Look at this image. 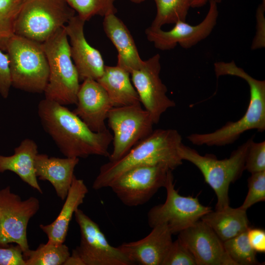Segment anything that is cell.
I'll use <instances>...</instances> for the list:
<instances>
[{
	"label": "cell",
	"instance_id": "cell-1",
	"mask_svg": "<svg viewBox=\"0 0 265 265\" xmlns=\"http://www.w3.org/2000/svg\"><path fill=\"white\" fill-rule=\"evenodd\" d=\"M38 114L44 129L66 157H109L113 135L108 129L94 132L65 106L45 98L38 104Z\"/></svg>",
	"mask_w": 265,
	"mask_h": 265
},
{
	"label": "cell",
	"instance_id": "cell-2",
	"mask_svg": "<svg viewBox=\"0 0 265 265\" xmlns=\"http://www.w3.org/2000/svg\"><path fill=\"white\" fill-rule=\"evenodd\" d=\"M182 143L179 132L173 129H159L132 147L120 159L102 165L92 185L95 190L110 186L123 173L141 165H163L173 170L182 165L179 154Z\"/></svg>",
	"mask_w": 265,
	"mask_h": 265
},
{
	"label": "cell",
	"instance_id": "cell-3",
	"mask_svg": "<svg viewBox=\"0 0 265 265\" xmlns=\"http://www.w3.org/2000/svg\"><path fill=\"white\" fill-rule=\"evenodd\" d=\"M214 70L217 78L229 75L240 78L246 81L250 91L248 108L239 120L228 121L211 132L191 133L186 137L187 140L198 146H223L233 143L247 131L256 130L263 132L265 130V81L253 78L233 60L214 63Z\"/></svg>",
	"mask_w": 265,
	"mask_h": 265
},
{
	"label": "cell",
	"instance_id": "cell-4",
	"mask_svg": "<svg viewBox=\"0 0 265 265\" xmlns=\"http://www.w3.org/2000/svg\"><path fill=\"white\" fill-rule=\"evenodd\" d=\"M254 137L247 140L231 154L229 158L218 159L213 155H200L197 151L184 145L179 148L181 159L196 166L202 174L205 182L214 190L217 197L215 210L229 206V188L245 170L246 157Z\"/></svg>",
	"mask_w": 265,
	"mask_h": 265
},
{
	"label": "cell",
	"instance_id": "cell-5",
	"mask_svg": "<svg viewBox=\"0 0 265 265\" xmlns=\"http://www.w3.org/2000/svg\"><path fill=\"white\" fill-rule=\"evenodd\" d=\"M42 44L49 67L45 99L63 106L76 104L80 80L65 26Z\"/></svg>",
	"mask_w": 265,
	"mask_h": 265
},
{
	"label": "cell",
	"instance_id": "cell-6",
	"mask_svg": "<svg viewBox=\"0 0 265 265\" xmlns=\"http://www.w3.org/2000/svg\"><path fill=\"white\" fill-rule=\"evenodd\" d=\"M5 51L12 86L30 93H44L49 67L42 43L14 34L8 40Z\"/></svg>",
	"mask_w": 265,
	"mask_h": 265
},
{
	"label": "cell",
	"instance_id": "cell-7",
	"mask_svg": "<svg viewBox=\"0 0 265 265\" xmlns=\"http://www.w3.org/2000/svg\"><path fill=\"white\" fill-rule=\"evenodd\" d=\"M75 13L66 0H25L15 34L42 43L65 26Z\"/></svg>",
	"mask_w": 265,
	"mask_h": 265
},
{
	"label": "cell",
	"instance_id": "cell-8",
	"mask_svg": "<svg viewBox=\"0 0 265 265\" xmlns=\"http://www.w3.org/2000/svg\"><path fill=\"white\" fill-rule=\"evenodd\" d=\"M80 233V245L72 251L64 265H131L125 254L111 245L99 225L82 210L74 214Z\"/></svg>",
	"mask_w": 265,
	"mask_h": 265
},
{
	"label": "cell",
	"instance_id": "cell-9",
	"mask_svg": "<svg viewBox=\"0 0 265 265\" xmlns=\"http://www.w3.org/2000/svg\"><path fill=\"white\" fill-rule=\"evenodd\" d=\"M106 120L113 133V148L108 157L110 161L123 157L154 131L152 117L141 104L112 107Z\"/></svg>",
	"mask_w": 265,
	"mask_h": 265
},
{
	"label": "cell",
	"instance_id": "cell-10",
	"mask_svg": "<svg viewBox=\"0 0 265 265\" xmlns=\"http://www.w3.org/2000/svg\"><path fill=\"white\" fill-rule=\"evenodd\" d=\"M172 171L169 173L164 187L166 190L165 202L152 207L147 214L148 225L152 228L164 224L172 234L190 226L206 213L211 212L210 207L203 205L197 197L180 195L175 189Z\"/></svg>",
	"mask_w": 265,
	"mask_h": 265
},
{
	"label": "cell",
	"instance_id": "cell-11",
	"mask_svg": "<svg viewBox=\"0 0 265 265\" xmlns=\"http://www.w3.org/2000/svg\"><path fill=\"white\" fill-rule=\"evenodd\" d=\"M39 208V201L35 197L23 200L9 186L0 190V246L15 243L23 253L27 251V225Z\"/></svg>",
	"mask_w": 265,
	"mask_h": 265
},
{
	"label": "cell",
	"instance_id": "cell-12",
	"mask_svg": "<svg viewBox=\"0 0 265 265\" xmlns=\"http://www.w3.org/2000/svg\"><path fill=\"white\" fill-rule=\"evenodd\" d=\"M170 171L163 165L136 166L123 173L109 187L125 205H142L164 187Z\"/></svg>",
	"mask_w": 265,
	"mask_h": 265
},
{
	"label": "cell",
	"instance_id": "cell-13",
	"mask_svg": "<svg viewBox=\"0 0 265 265\" xmlns=\"http://www.w3.org/2000/svg\"><path fill=\"white\" fill-rule=\"evenodd\" d=\"M160 59L159 54L154 55L130 74L140 103L151 115L155 124L159 123L167 109L176 106L167 96V88L160 78Z\"/></svg>",
	"mask_w": 265,
	"mask_h": 265
},
{
	"label": "cell",
	"instance_id": "cell-14",
	"mask_svg": "<svg viewBox=\"0 0 265 265\" xmlns=\"http://www.w3.org/2000/svg\"><path fill=\"white\" fill-rule=\"evenodd\" d=\"M217 4L213 0L209 1L208 11L197 25L179 21L168 31L150 26L145 30L147 38L156 48L161 51L173 49L178 44L184 49L191 48L209 36L216 26L218 16Z\"/></svg>",
	"mask_w": 265,
	"mask_h": 265
},
{
	"label": "cell",
	"instance_id": "cell-15",
	"mask_svg": "<svg viewBox=\"0 0 265 265\" xmlns=\"http://www.w3.org/2000/svg\"><path fill=\"white\" fill-rule=\"evenodd\" d=\"M178 238L190 250L196 265H236L223 241L201 219L180 232Z\"/></svg>",
	"mask_w": 265,
	"mask_h": 265
},
{
	"label": "cell",
	"instance_id": "cell-16",
	"mask_svg": "<svg viewBox=\"0 0 265 265\" xmlns=\"http://www.w3.org/2000/svg\"><path fill=\"white\" fill-rule=\"evenodd\" d=\"M85 21L74 16L65 26L70 41L72 60L77 70L80 80H98L103 74L105 65L100 52L87 41L84 34Z\"/></svg>",
	"mask_w": 265,
	"mask_h": 265
},
{
	"label": "cell",
	"instance_id": "cell-17",
	"mask_svg": "<svg viewBox=\"0 0 265 265\" xmlns=\"http://www.w3.org/2000/svg\"><path fill=\"white\" fill-rule=\"evenodd\" d=\"M76 105L73 111L92 131L98 132L107 129L105 120L112 106L106 91L96 80L82 81Z\"/></svg>",
	"mask_w": 265,
	"mask_h": 265
},
{
	"label": "cell",
	"instance_id": "cell-18",
	"mask_svg": "<svg viewBox=\"0 0 265 265\" xmlns=\"http://www.w3.org/2000/svg\"><path fill=\"white\" fill-rule=\"evenodd\" d=\"M172 235L166 225L161 224L153 227L143 238L118 247L132 265H162L173 242Z\"/></svg>",
	"mask_w": 265,
	"mask_h": 265
},
{
	"label": "cell",
	"instance_id": "cell-19",
	"mask_svg": "<svg viewBox=\"0 0 265 265\" xmlns=\"http://www.w3.org/2000/svg\"><path fill=\"white\" fill-rule=\"evenodd\" d=\"M79 158H59L38 154L35 158V168L37 177L49 182L57 196L64 200L75 176L74 170Z\"/></svg>",
	"mask_w": 265,
	"mask_h": 265
},
{
	"label": "cell",
	"instance_id": "cell-20",
	"mask_svg": "<svg viewBox=\"0 0 265 265\" xmlns=\"http://www.w3.org/2000/svg\"><path fill=\"white\" fill-rule=\"evenodd\" d=\"M104 31L115 46L117 53V65L127 71L130 74L142 66L141 58L134 41L129 30L115 14L104 17Z\"/></svg>",
	"mask_w": 265,
	"mask_h": 265
},
{
	"label": "cell",
	"instance_id": "cell-21",
	"mask_svg": "<svg viewBox=\"0 0 265 265\" xmlns=\"http://www.w3.org/2000/svg\"><path fill=\"white\" fill-rule=\"evenodd\" d=\"M88 192L84 181L75 176L58 216L50 224L39 226L48 237L47 242L54 244L64 242L72 217L79 207L83 203Z\"/></svg>",
	"mask_w": 265,
	"mask_h": 265
},
{
	"label": "cell",
	"instance_id": "cell-22",
	"mask_svg": "<svg viewBox=\"0 0 265 265\" xmlns=\"http://www.w3.org/2000/svg\"><path fill=\"white\" fill-rule=\"evenodd\" d=\"M38 154L35 142L29 138L24 139L15 148L13 155H0V173L6 171L13 172L23 182L42 193L35 172V160Z\"/></svg>",
	"mask_w": 265,
	"mask_h": 265
},
{
	"label": "cell",
	"instance_id": "cell-23",
	"mask_svg": "<svg viewBox=\"0 0 265 265\" xmlns=\"http://www.w3.org/2000/svg\"><path fill=\"white\" fill-rule=\"evenodd\" d=\"M130 75L117 65L105 66L103 74L97 80L106 91L112 107L141 104Z\"/></svg>",
	"mask_w": 265,
	"mask_h": 265
},
{
	"label": "cell",
	"instance_id": "cell-24",
	"mask_svg": "<svg viewBox=\"0 0 265 265\" xmlns=\"http://www.w3.org/2000/svg\"><path fill=\"white\" fill-rule=\"evenodd\" d=\"M201 219L208 225L223 242L246 232L250 227L246 211L230 206L211 211Z\"/></svg>",
	"mask_w": 265,
	"mask_h": 265
},
{
	"label": "cell",
	"instance_id": "cell-25",
	"mask_svg": "<svg viewBox=\"0 0 265 265\" xmlns=\"http://www.w3.org/2000/svg\"><path fill=\"white\" fill-rule=\"evenodd\" d=\"M70 254L68 247L64 243L49 242L23 253L26 265H64Z\"/></svg>",
	"mask_w": 265,
	"mask_h": 265
},
{
	"label": "cell",
	"instance_id": "cell-26",
	"mask_svg": "<svg viewBox=\"0 0 265 265\" xmlns=\"http://www.w3.org/2000/svg\"><path fill=\"white\" fill-rule=\"evenodd\" d=\"M157 7L155 19L150 26L161 28L165 24L186 21L192 0H154Z\"/></svg>",
	"mask_w": 265,
	"mask_h": 265
},
{
	"label": "cell",
	"instance_id": "cell-27",
	"mask_svg": "<svg viewBox=\"0 0 265 265\" xmlns=\"http://www.w3.org/2000/svg\"><path fill=\"white\" fill-rule=\"evenodd\" d=\"M25 0H0V50L5 51L7 42L15 34L17 17Z\"/></svg>",
	"mask_w": 265,
	"mask_h": 265
},
{
	"label": "cell",
	"instance_id": "cell-28",
	"mask_svg": "<svg viewBox=\"0 0 265 265\" xmlns=\"http://www.w3.org/2000/svg\"><path fill=\"white\" fill-rule=\"evenodd\" d=\"M246 232L223 241L225 250L236 265H260L256 252L248 241Z\"/></svg>",
	"mask_w": 265,
	"mask_h": 265
},
{
	"label": "cell",
	"instance_id": "cell-29",
	"mask_svg": "<svg viewBox=\"0 0 265 265\" xmlns=\"http://www.w3.org/2000/svg\"><path fill=\"white\" fill-rule=\"evenodd\" d=\"M66 0L77 15L85 22L96 15L105 17L117 12L114 2L117 0Z\"/></svg>",
	"mask_w": 265,
	"mask_h": 265
},
{
	"label": "cell",
	"instance_id": "cell-30",
	"mask_svg": "<svg viewBox=\"0 0 265 265\" xmlns=\"http://www.w3.org/2000/svg\"><path fill=\"white\" fill-rule=\"evenodd\" d=\"M247 182L248 191L239 207L245 211L254 204L265 200V170L251 173Z\"/></svg>",
	"mask_w": 265,
	"mask_h": 265
},
{
	"label": "cell",
	"instance_id": "cell-31",
	"mask_svg": "<svg viewBox=\"0 0 265 265\" xmlns=\"http://www.w3.org/2000/svg\"><path fill=\"white\" fill-rule=\"evenodd\" d=\"M162 265H196L188 248L179 239L173 241Z\"/></svg>",
	"mask_w": 265,
	"mask_h": 265
},
{
	"label": "cell",
	"instance_id": "cell-32",
	"mask_svg": "<svg viewBox=\"0 0 265 265\" xmlns=\"http://www.w3.org/2000/svg\"><path fill=\"white\" fill-rule=\"evenodd\" d=\"M244 168L251 173L265 170V141H252L247 154Z\"/></svg>",
	"mask_w": 265,
	"mask_h": 265
},
{
	"label": "cell",
	"instance_id": "cell-33",
	"mask_svg": "<svg viewBox=\"0 0 265 265\" xmlns=\"http://www.w3.org/2000/svg\"><path fill=\"white\" fill-rule=\"evenodd\" d=\"M11 86L8 55L0 50V95L2 98L8 97Z\"/></svg>",
	"mask_w": 265,
	"mask_h": 265
},
{
	"label": "cell",
	"instance_id": "cell-34",
	"mask_svg": "<svg viewBox=\"0 0 265 265\" xmlns=\"http://www.w3.org/2000/svg\"><path fill=\"white\" fill-rule=\"evenodd\" d=\"M0 265H26L23 251L20 246L0 248Z\"/></svg>",
	"mask_w": 265,
	"mask_h": 265
},
{
	"label": "cell",
	"instance_id": "cell-35",
	"mask_svg": "<svg viewBox=\"0 0 265 265\" xmlns=\"http://www.w3.org/2000/svg\"><path fill=\"white\" fill-rule=\"evenodd\" d=\"M265 5L261 3L256 11L257 30L253 41L251 49L256 50L265 46Z\"/></svg>",
	"mask_w": 265,
	"mask_h": 265
},
{
	"label": "cell",
	"instance_id": "cell-36",
	"mask_svg": "<svg viewBox=\"0 0 265 265\" xmlns=\"http://www.w3.org/2000/svg\"><path fill=\"white\" fill-rule=\"evenodd\" d=\"M248 241L256 252H265V231L261 228L250 227L246 232Z\"/></svg>",
	"mask_w": 265,
	"mask_h": 265
},
{
	"label": "cell",
	"instance_id": "cell-37",
	"mask_svg": "<svg viewBox=\"0 0 265 265\" xmlns=\"http://www.w3.org/2000/svg\"><path fill=\"white\" fill-rule=\"evenodd\" d=\"M210 0H192L191 7L199 8L205 5ZM217 3L221 2L223 0H213Z\"/></svg>",
	"mask_w": 265,
	"mask_h": 265
},
{
	"label": "cell",
	"instance_id": "cell-38",
	"mask_svg": "<svg viewBox=\"0 0 265 265\" xmlns=\"http://www.w3.org/2000/svg\"><path fill=\"white\" fill-rule=\"evenodd\" d=\"M145 0H131V1L133 3H141L144 1H145Z\"/></svg>",
	"mask_w": 265,
	"mask_h": 265
},
{
	"label": "cell",
	"instance_id": "cell-39",
	"mask_svg": "<svg viewBox=\"0 0 265 265\" xmlns=\"http://www.w3.org/2000/svg\"><path fill=\"white\" fill-rule=\"evenodd\" d=\"M262 3L264 5H265V0H262Z\"/></svg>",
	"mask_w": 265,
	"mask_h": 265
}]
</instances>
